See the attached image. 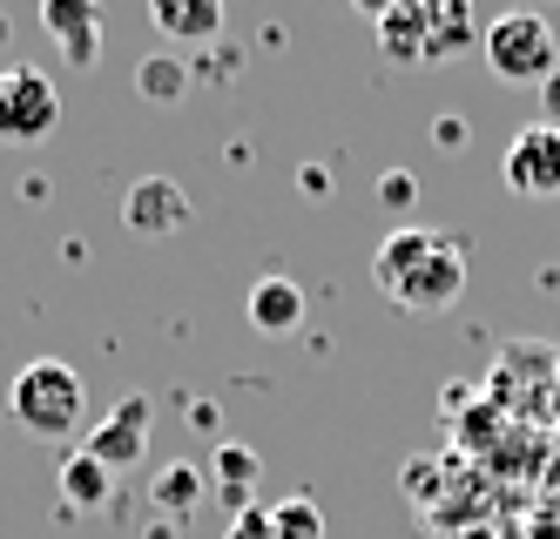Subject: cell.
Masks as SVG:
<instances>
[{"label":"cell","mask_w":560,"mask_h":539,"mask_svg":"<svg viewBox=\"0 0 560 539\" xmlns=\"http://www.w3.org/2000/svg\"><path fill=\"white\" fill-rule=\"evenodd\" d=\"M122 223H129V236H176V230H189V196H183V183H170V176L129 183Z\"/></svg>","instance_id":"ba28073f"},{"label":"cell","mask_w":560,"mask_h":539,"mask_svg":"<svg viewBox=\"0 0 560 539\" xmlns=\"http://www.w3.org/2000/svg\"><path fill=\"white\" fill-rule=\"evenodd\" d=\"M223 539H270V506H244L230 513V532Z\"/></svg>","instance_id":"ac0fdd59"},{"label":"cell","mask_w":560,"mask_h":539,"mask_svg":"<svg viewBox=\"0 0 560 539\" xmlns=\"http://www.w3.org/2000/svg\"><path fill=\"white\" fill-rule=\"evenodd\" d=\"M244 310H250V330H264V338H291V330L304 324V290L291 277H264Z\"/></svg>","instance_id":"8fae6325"},{"label":"cell","mask_w":560,"mask_h":539,"mask_svg":"<svg viewBox=\"0 0 560 539\" xmlns=\"http://www.w3.org/2000/svg\"><path fill=\"white\" fill-rule=\"evenodd\" d=\"M149 425H155V405L136 391V398H122L108 411V419L89 432V459H102L108 472H129V466H142V452H149Z\"/></svg>","instance_id":"52a82bcc"},{"label":"cell","mask_w":560,"mask_h":539,"mask_svg":"<svg viewBox=\"0 0 560 539\" xmlns=\"http://www.w3.org/2000/svg\"><path fill=\"white\" fill-rule=\"evenodd\" d=\"M351 8H358V14H365V21H372V27H378V21H385V14H392V8H398V0H351Z\"/></svg>","instance_id":"ffe728a7"},{"label":"cell","mask_w":560,"mask_h":539,"mask_svg":"<svg viewBox=\"0 0 560 539\" xmlns=\"http://www.w3.org/2000/svg\"><path fill=\"white\" fill-rule=\"evenodd\" d=\"M372 283L398 310H453L466 297V243L446 236V230H425V223H406L378 243L372 257Z\"/></svg>","instance_id":"6da1fadb"},{"label":"cell","mask_w":560,"mask_h":539,"mask_svg":"<svg viewBox=\"0 0 560 539\" xmlns=\"http://www.w3.org/2000/svg\"><path fill=\"white\" fill-rule=\"evenodd\" d=\"M500 176L513 196H527V202H553L560 196V121H527L506 155H500Z\"/></svg>","instance_id":"5b68a950"},{"label":"cell","mask_w":560,"mask_h":539,"mask_svg":"<svg viewBox=\"0 0 560 539\" xmlns=\"http://www.w3.org/2000/svg\"><path fill=\"white\" fill-rule=\"evenodd\" d=\"M540 89H547V108H553V121H560V74H547Z\"/></svg>","instance_id":"44dd1931"},{"label":"cell","mask_w":560,"mask_h":539,"mask_svg":"<svg viewBox=\"0 0 560 539\" xmlns=\"http://www.w3.org/2000/svg\"><path fill=\"white\" fill-rule=\"evenodd\" d=\"M398 8L425 34V68L479 48V0H398Z\"/></svg>","instance_id":"8992f818"},{"label":"cell","mask_w":560,"mask_h":539,"mask_svg":"<svg viewBox=\"0 0 560 539\" xmlns=\"http://www.w3.org/2000/svg\"><path fill=\"white\" fill-rule=\"evenodd\" d=\"M155 506H163V513H196V506H203V472H196V466H163V479H155Z\"/></svg>","instance_id":"e0dca14e"},{"label":"cell","mask_w":560,"mask_h":539,"mask_svg":"<svg viewBox=\"0 0 560 539\" xmlns=\"http://www.w3.org/2000/svg\"><path fill=\"white\" fill-rule=\"evenodd\" d=\"M270 539H325V513H317V500H277L270 506Z\"/></svg>","instance_id":"2e32d148"},{"label":"cell","mask_w":560,"mask_h":539,"mask_svg":"<svg viewBox=\"0 0 560 539\" xmlns=\"http://www.w3.org/2000/svg\"><path fill=\"white\" fill-rule=\"evenodd\" d=\"M479 61H487L500 81H547L560 74V40L547 27V14H500L479 27Z\"/></svg>","instance_id":"3957f363"},{"label":"cell","mask_w":560,"mask_h":539,"mask_svg":"<svg viewBox=\"0 0 560 539\" xmlns=\"http://www.w3.org/2000/svg\"><path fill=\"white\" fill-rule=\"evenodd\" d=\"M136 95L155 102V108H176V102L189 95V68H183V55H149V61L136 68Z\"/></svg>","instance_id":"5bb4252c"},{"label":"cell","mask_w":560,"mask_h":539,"mask_svg":"<svg viewBox=\"0 0 560 539\" xmlns=\"http://www.w3.org/2000/svg\"><path fill=\"white\" fill-rule=\"evenodd\" d=\"M108 466L102 459H89V452H68V466H61V500L74 506V513H95V506H108Z\"/></svg>","instance_id":"4fadbf2b"},{"label":"cell","mask_w":560,"mask_h":539,"mask_svg":"<svg viewBox=\"0 0 560 539\" xmlns=\"http://www.w3.org/2000/svg\"><path fill=\"white\" fill-rule=\"evenodd\" d=\"M42 27L74 68H95V55H102V0H42Z\"/></svg>","instance_id":"9c48e42d"},{"label":"cell","mask_w":560,"mask_h":539,"mask_svg":"<svg viewBox=\"0 0 560 539\" xmlns=\"http://www.w3.org/2000/svg\"><path fill=\"white\" fill-rule=\"evenodd\" d=\"M149 21L176 48H210L223 34V0H149Z\"/></svg>","instance_id":"30bf717a"},{"label":"cell","mask_w":560,"mask_h":539,"mask_svg":"<svg viewBox=\"0 0 560 539\" xmlns=\"http://www.w3.org/2000/svg\"><path fill=\"white\" fill-rule=\"evenodd\" d=\"M257 485H264V459L250 445H217V492L230 500V513L257 506Z\"/></svg>","instance_id":"7c38bea8"},{"label":"cell","mask_w":560,"mask_h":539,"mask_svg":"<svg viewBox=\"0 0 560 539\" xmlns=\"http://www.w3.org/2000/svg\"><path fill=\"white\" fill-rule=\"evenodd\" d=\"M8 411H14V425L27 438H42V445H61L82 432V411H89V391H82V371L61 364V358H34L21 364V378L8 391Z\"/></svg>","instance_id":"7a4b0ae2"},{"label":"cell","mask_w":560,"mask_h":539,"mask_svg":"<svg viewBox=\"0 0 560 539\" xmlns=\"http://www.w3.org/2000/svg\"><path fill=\"white\" fill-rule=\"evenodd\" d=\"M55 121H61V95H55V81L42 68H27V61L0 68V142L8 149L48 142Z\"/></svg>","instance_id":"277c9868"},{"label":"cell","mask_w":560,"mask_h":539,"mask_svg":"<svg viewBox=\"0 0 560 539\" xmlns=\"http://www.w3.org/2000/svg\"><path fill=\"white\" fill-rule=\"evenodd\" d=\"M378 48H385V61H398V68H425V34L412 27L406 8H392V14L378 21Z\"/></svg>","instance_id":"9a60e30c"},{"label":"cell","mask_w":560,"mask_h":539,"mask_svg":"<svg viewBox=\"0 0 560 539\" xmlns=\"http://www.w3.org/2000/svg\"><path fill=\"white\" fill-rule=\"evenodd\" d=\"M378 196H385V202H392V210H412V202H419V183H412V176H406V169H392V176H385V183H378Z\"/></svg>","instance_id":"d6986e66"}]
</instances>
